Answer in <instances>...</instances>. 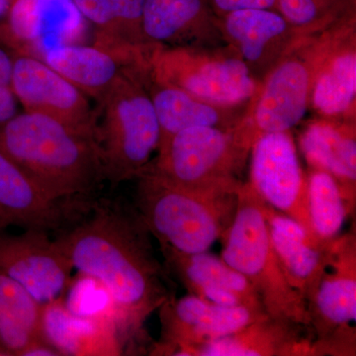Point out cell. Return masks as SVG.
<instances>
[{"label":"cell","mask_w":356,"mask_h":356,"mask_svg":"<svg viewBox=\"0 0 356 356\" xmlns=\"http://www.w3.org/2000/svg\"><path fill=\"white\" fill-rule=\"evenodd\" d=\"M10 86L26 112L98 135L97 119L88 96L41 58L16 53Z\"/></svg>","instance_id":"cell-14"},{"label":"cell","mask_w":356,"mask_h":356,"mask_svg":"<svg viewBox=\"0 0 356 356\" xmlns=\"http://www.w3.org/2000/svg\"><path fill=\"white\" fill-rule=\"evenodd\" d=\"M351 9L348 0H276L275 6L305 36L327 29Z\"/></svg>","instance_id":"cell-29"},{"label":"cell","mask_w":356,"mask_h":356,"mask_svg":"<svg viewBox=\"0 0 356 356\" xmlns=\"http://www.w3.org/2000/svg\"><path fill=\"white\" fill-rule=\"evenodd\" d=\"M16 0H0V20H4L10 13Z\"/></svg>","instance_id":"cell-33"},{"label":"cell","mask_w":356,"mask_h":356,"mask_svg":"<svg viewBox=\"0 0 356 356\" xmlns=\"http://www.w3.org/2000/svg\"><path fill=\"white\" fill-rule=\"evenodd\" d=\"M250 158L248 184L252 191L274 210L313 232L309 215L308 175L300 163L290 131L257 134Z\"/></svg>","instance_id":"cell-10"},{"label":"cell","mask_w":356,"mask_h":356,"mask_svg":"<svg viewBox=\"0 0 356 356\" xmlns=\"http://www.w3.org/2000/svg\"><path fill=\"white\" fill-rule=\"evenodd\" d=\"M307 175L312 229L321 240L332 242L339 238L353 205L330 173L310 168Z\"/></svg>","instance_id":"cell-28"},{"label":"cell","mask_w":356,"mask_h":356,"mask_svg":"<svg viewBox=\"0 0 356 356\" xmlns=\"http://www.w3.org/2000/svg\"><path fill=\"white\" fill-rule=\"evenodd\" d=\"M310 327L266 315L228 336L193 346L185 356H312Z\"/></svg>","instance_id":"cell-19"},{"label":"cell","mask_w":356,"mask_h":356,"mask_svg":"<svg viewBox=\"0 0 356 356\" xmlns=\"http://www.w3.org/2000/svg\"><path fill=\"white\" fill-rule=\"evenodd\" d=\"M312 36L306 37L259 83L250 104L257 133L286 132L310 109Z\"/></svg>","instance_id":"cell-12"},{"label":"cell","mask_w":356,"mask_h":356,"mask_svg":"<svg viewBox=\"0 0 356 356\" xmlns=\"http://www.w3.org/2000/svg\"><path fill=\"white\" fill-rule=\"evenodd\" d=\"M300 149L310 168L332 175L351 205L355 202V120L318 117L310 122L299 138Z\"/></svg>","instance_id":"cell-24"},{"label":"cell","mask_w":356,"mask_h":356,"mask_svg":"<svg viewBox=\"0 0 356 356\" xmlns=\"http://www.w3.org/2000/svg\"><path fill=\"white\" fill-rule=\"evenodd\" d=\"M57 234L55 241L74 268L108 295L123 355L151 348L147 320L172 295L168 271L156 259L135 205L95 197Z\"/></svg>","instance_id":"cell-1"},{"label":"cell","mask_w":356,"mask_h":356,"mask_svg":"<svg viewBox=\"0 0 356 356\" xmlns=\"http://www.w3.org/2000/svg\"><path fill=\"white\" fill-rule=\"evenodd\" d=\"M42 229L20 235L0 232V271L24 287L41 305L65 297L74 266L55 238Z\"/></svg>","instance_id":"cell-13"},{"label":"cell","mask_w":356,"mask_h":356,"mask_svg":"<svg viewBox=\"0 0 356 356\" xmlns=\"http://www.w3.org/2000/svg\"><path fill=\"white\" fill-rule=\"evenodd\" d=\"M13 62L14 55L0 46V86H10Z\"/></svg>","instance_id":"cell-32"},{"label":"cell","mask_w":356,"mask_h":356,"mask_svg":"<svg viewBox=\"0 0 356 356\" xmlns=\"http://www.w3.org/2000/svg\"><path fill=\"white\" fill-rule=\"evenodd\" d=\"M0 147L57 202L88 203L105 181L97 134L51 117L16 114L0 124Z\"/></svg>","instance_id":"cell-2"},{"label":"cell","mask_w":356,"mask_h":356,"mask_svg":"<svg viewBox=\"0 0 356 356\" xmlns=\"http://www.w3.org/2000/svg\"><path fill=\"white\" fill-rule=\"evenodd\" d=\"M147 74L128 70L99 102L98 140L105 181L112 186L137 178L158 151L161 129L145 83Z\"/></svg>","instance_id":"cell-5"},{"label":"cell","mask_w":356,"mask_h":356,"mask_svg":"<svg viewBox=\"0 0 356 356\" xmlns=\"http://www.w3.org/2000/svg\"><path fill=\"white\" fill-rule=\"evenodd\" d=\"M83 21L72 0H16L0 36L16 53L42 58L54 47L77 43Z\"/></svg>","instance_id":"cell-16"},{"label":"cell","mask_w":356,"mask_h":356,"mask_svg":"<svg viewBox=\"0 0 356 356\" xmlns=\"http://www.w3.org/2000/svg\"><path fill=\"white\" fill-rule=\"evenodd\" d=\"M159 313L161 339L152 344V355L185 356L189 348L228 336L267 315L259 309L218 305L192 294L170 297Z\"/></svg>","instance_id":"cell-11"},{"label":"cell","mask_w":356,"mask_h":356,"mask_svg":"<svg viewBox=\"0 0 356 356\" xmlns=\"http://www.w3.org/2000/svg\"><path fill=\"white\" fill-rule=\"evenodd\" d=\"M217 17L243 9H275L276 0H207Z\"/></svg>","instance_id":"cell-30"},{"label":"cell","mask_w":356,"mask_h":356,"mask_svg":"<svg viewBox=\"0 0 356 356\" xmlns=\"http://www.w3.org/2000/svg\"><path fill=\"white\" fill-rule=\"evenodd\" d=\"M136 209L161 247L180 252H207L236 216L243 181L186 187L143 170L136 178Z\"/></svg>","instance_id":"cell-3"},{"label":"cell","mask_w":356,"mask_h":356,"mask_svg":"<svg viewBox=\"0 0 356 356\" xmlns=\"http://www.w3.org/2000/svg\"><path fill=\"white\" fill-rule=\"evenodd\" d=\"M269 236L288 281L306 301L331 261L334 241L325 242L296 220L266 203Z\"/></svg>","instance_id":"cell-21"},{"label":"cell","mask_w":356,"mask_h":356,"mask_svg":"<svg viewBox=\"0 0 356 356\" xmlns=\"http://www.w3.org/2000/svg\"><path fill=\"white\" fill-rule=\"evenodd\" d=\"M149 76L221 106L248 104L259 86L238 51L227 43L156 46L149 56Z\"/></svg>","instance_id":"cell-7"},{"label":"cell","mask_w":356,"mask_h":356,"mask_svg":"<svg viewBox=\"0 0 356 356\" xmlns=\"http://www.w3.org/2000/svg\"><path fill=\"white\" fill-rule=\"evenodd\" d=\"M145 83L158 117L161 129L159 145L185 129L233 127L241 123L250 111V102L232 107L214 104L170 84L159 83L149 76V72Z\"/></svg>","instance_id":"cell-25"},{"label":"cell","mask_w":356,"mask_h":356,"mask_svg":"<svg viewBox=\"0 0 356 356\" xmlns=\"http://www.w3.org/2000/svg\"><path fill=\"white\" fill-rule=\"evenodd\" d=\"M166 270L175 274L189 294L226 307L264 310L247 278L224 259L207 252L186 254L161 247Z\"/></svg>","instance_id":"cell-18"},{"label":"cell","mask_w":356,"mask_h":356,"mask_svg":"<svg viewBox=\"0 0 356 356\" xmlns=\"http://www.w3.org/2000/svg\"><path fill=\"white\" fill-rule=\"evenodd\" d=\"M42 309L24 287L0 271V356H26L50 346L42 332Z\"/></svg>","instance_id":"cell-27"},{"label":"cell","mask_w":356,"mask_h":356,"mask_svg":"<svg viewBox=\"0 0 356 356\" xmlns=\"http://www.w3.org/2000/svg\"><path fill=\"white\" fill-rule=\"evenodd\" d=\"M143 32L152 46L224 44L218 17L207 0H145Z\"/></svg>","instance_id":"cell-20"},{"label":"cell","mask_w":356,"mask_h":356,"mask_svg":"<svg viewBox=\"0 0 356 356\" xmlns=\"http://www.w3.org/2000/svg\"><path fill=\"white\" fill-rule=\"evenodd\" d=\"M257 134L250 111L233 127L185 129L159 145L144 170L186 187L238 184Z\"/></svg>","instance_id":"cell-6"},{"label":"cell","mask_w":356,"mask_h":356,"mask_svg":"<svg viewBox=\"0 0 356 356\" xmlns=\"http://www.w3.org/2000/svg\"><path fill=\"white\" fill-rule=\"evenodd\" d=\"M83 204L47 197L0 147V232L9 227L57 232L83 210Z\"/></svg>","instance_id":"cell-17"},{"label":"cell","mask_w":356,"mask_h":356,"mask_svg":"<svg viewBox=\"0 0 356 356\" xmlns=\"http://www.w3.org/2000/svg\"><path fill=\"white\" fill-rule=\"evenodd\" d=\"M97 30V44L127 56L153 50L143 32L145 0H72Z\"/></svg>","instance_id":"cell-26"},{"label":"cell","mask_w":356,"mask_h":356,"mask_svg":"<svg viewBox=\"0 0 356 356\" xmlns=\"http://www.w3.org/2000/svg\"><path fill=\"white\" fill-rule=\"evenodd\" d=\"M316 355H355L356 243L355 235L334 241L331 261L307 300Z\"/></svg>","instance_id":"cell-8"},{"label":"cell","mask_w":356,"mask_h":356,"mask_svg":"<svg viewBox=\"0 0 356 356\" xmlns=\"http://www.w3.org/2000/svg\"><path fill=\"white\" fill-rule=\"evenodd\" d=\"M44 60L88 97L98 102L128 70H147L143 60L122 55L96 44H62L44 51Z\"/></svg>","instance_id":"cell-23"},{"label":"cell","mask_w":356,"mask_h":356,"mask_svg":"<svg viewBox=\"0 0 356 356\" xmlns=\"http://www.w3.org/2000/svg\"><path fill=\"white\" fill-rule=\"evenodd\" d=\"M221 241L222 259L247 278L267 315L310 327L307 301L290 284L271 243L266 202L248 182L241 186L236 216Z\"/></svg>","instance_id":"cell-4"},{"label":"cell","mask_w":356,"mask_h":356,"mask_svg":"<svg viewBox=\"0 0 356 356\" xmlns=\"http://www.w3.org/2000/svg\"><path fill=\"white\" fill-rule=\"evenodd\" d=\"M218 23L225 43L238 51L259 83L308 37L275 9L236 10L218 17Z\"/></svg>","instance_id":"cell-15"},{"label":"cell","mask_w":356,"mask_h":356,"mask_svg":"<svg viewBox=\"0 0 356 356\" xmlns=\"http://www.w3.org/2000/svg\"><path fill=\"white\" fill-rule=\"evenodd\" d=\"M42 332L60 355H123L112 314L79 315L65 297L43 305Z\"/></svg>","instance_id":"cell-22"},{"label":"cell","mask_w":356,"mask_h":356,"mask_svg":"<svg viewBox=\"0 0 356 356\" xmlns=\"http://www.w3.org/2000/svg\"><path fill=\"white\" fill-rule=\"evenodd\" d=\"M18 102L10 86H0V124L13 119L18 113Z\"/></svg>","instance_id":"cell-31"},{"label":"cell","mask_w":356,"mask_h":356,"mask_svg":"<svg viewBox=\"0 0 356 356\" xmlns=\"http://www.w3.org/2000/svg\"><path fill=\"white\" fill-rule=\"evenodd\" d=\"M310 109L321 118L355 120L356 24L353 9L312 35Z\"/></svg>","instance_id":"cell-9"}]
</instances>
